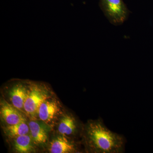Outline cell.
Returning <instances> with one entry per match:
<instances>
[{"label":"cell","mask_w":153,"mask_h":153,"mask_svg":"<svg viewBox=\"0 0 153 153\" xmlns=\"http://www.w3.org/2000/svg\"><path fill=\"white\" fill-rule=\"evenodd\" d=\"M84 131L86 146L91 152L99 153L124 152L125 138L110 130L100 119L90 121L85 126Z\"/></svg>","instance_id":"obj_1"},{"label":"cell","mask_w":153,"mask_h":153,"mask_svg":"<svg viewBox=\"0 0 153 153\" xmlns=\"http://www.w3.org/2000/svg\"><path fill=\"white\" fill-rule=\"evenodd\" d=\"M99 6L108 21L114 25H121L129 15L123 0H100Z\"/></svg>","instance_id":"obj_2"},{"label":"cell","mask_w":153,"mask_h":153,"mask_svg":"<svg viewBox=\"0 0 153 153\" xmlns=\"http://www.w3.org/2000/svg\"><path fill=\"white\" fill-rule=\"evenodd\" d=\"M50 98L49 91L45 88L38 85H33L29 90V94L24 105L26 113L34 118L38 114L41 104Z\"/></svg>","instance_id":"obj_3"},{"label":"cell","mask_w":153,"mask_h":153,"mask_svg":"<svg viewBox=\"0 0 153 153\" xmlns=\"http://www.w3.org/2000/svg\"><path fill=\"white\" fill-rule=\"evenodd\" d=\"M60 107L56 100H46L39 107L38 115L41 120L49 123L54 120L58 114H60Z\"/></svg>","instance_id":"obj_4"},{"label":"cell","mask_w":153,"mask_h":153,"mask_svg":"<svg viewBox=\"0 0 153 153\" xmlns=\"http://www.w3.org/2000/svg\"><path fill=\"white\" fill-rule=\"evenodd\" d=\"M17 109L13 105H11L6 101L1 102V116L8 125L25 122V118Z\"/></svg>","instance_id":"obj_5"},{"label":"cell","mask_w":153,"mask_h":153,"mask_svg":"<svg viewBox=\"0 0 153 153\" xmlns=\"http://www.w3.org/2000/svg\"><path fill=\"white\" fill-rule=\"evenodd\" d=\"M50 152L52 153H71L78 151L75 143L64 136L57 137L50 144Z\"/></svg>","instance_id":"obj_6"},{"label":"cell","mask_w":153,"mask_h":153,"mask_svg":"<svg viewBox=\"0 0 153 153\" xmlns=\"http://www.w3.org/2000/svg\"><path fill=\"white\" fill-rule=\"evenodd\" d=\"M29 90L25 85L18 83L14 85L9 92L10 99L13 105L18 110L24 109Z\"/></svg>","instance_id":"obj_7"},{"label":"cell","mask_w":153,"mask_h":153,"mask_svg":"<svg viewBox=\"0 0 153 153\" xmlns=\"http://www.w3.org/2000/svg\"><path fill=\"white\" fill-rule=\"evenodd\" d=\"M78 129V124L75 118L70 114L65 115L61 119L58 126V131L63 135L75 134Z\"/></svg>","instance_id":"obj_8"},{"label":"cell","mask_w":153,"mask_h":153,"mask_svg":"<svg viewBox=\"0 0 153 153\" xmlns=\"http://www.w3.org/2000/svg\"><path fill=\"white\" fill-rule=\"evenodd\" d=\"M30 131L33 141L37 144H42L47 141L48 134L46 129L43 126L34 121L29 123Z\"/></svg>","instance_id":"obj_9"},{"label":"cell","mask_w":153,"mask_h":153,"mask_svg":"<svg viewBox=\"0 0 153 153\" xmlns=\"http://www.w3.org/2000/svg\"><path fill=\"white\" fill-rule=\"evenodd\" d=\"M14 147L16 152L21 153H30L34 149L31 137L28 134L15 138Z\"/></svg>","instance_id":"obj_10"},{"label":"cell","mask_w":153,"mask_h":153,"mask_svg":"<svg viewBox=\"0 0 153 153\" xmlns=\"http://www.w3.org/2000/svg\"><path fill=\"white\" fill-rule=\"evenodd\" d=\"M30 128L25 122H21L16 124L9 125L6 128V133L11 138H15L27 134Z\"/></svg>","instance_id":"obj_11"}]
</instances>
